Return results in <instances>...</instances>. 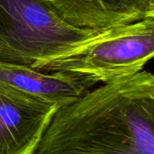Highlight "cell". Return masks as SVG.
I'll return each instance as SVG.
<instances>
[{"instance_id": "6da1fadb", "label": "cell", "mask_w": 154, "mask_h": 154, "mask_svg": "<svg viewBox=\"0 0 154 154\" xmlns=\"http://www.w3.org/2000/svg\"><path fill=\"white\" fill-rule=\"evenodd\" d=\"M33 154H154V77L142 70L59 108Z\"/></svg>"}, {"instance_id": "7a4b0ae2", "label": "cell", "mask_w": 154, "mask_h": 154, "mask_svg": "<svg viewBox=\"0 0 154 154\" xmlns=\"http://www.w3.org/2000/svg\"><path fill=\"white\" fill-rule=\"evenodd\" d=\"M106 32L72 25L46 0H0V61L33 67L80 51Z\"/></svg>"}, {"instance_id": "3957f363", "label": "cell", "mask_w": 154, "mask_h": 154, "mask_svg": "<svg viewBox=\"0 0 154 154\" xmlns=\"http://www.w3.org/2000/svg\"><path fill=\"white\" fill-rule=\"evenodd\" d=\"M154 55V17L112 28L84 50L34 65L45 72H61L90 87L134 75Z\"/></svg>"}, {"instance_id": "277c9868", "label": "cell", "mask_w": 154, "mask_h": 154, "mask_svg": "<svg viewBox=\"0 0 154 154\" xmlns=\"http://www.w3.org/2000/svg\"><path fill=\"white\" fill-rule=\"evenodd\" d=\"M59 108L0 88V154H33Z\"/></svg>"}, {"instance_id": "5b68a950", "label": "cell", "mask_w": 154, "mask_h": 154, "mask_svg": "<svg viewBox=\"0 0 154 154\" xmlns=\"http://www.w3.org/2000/svg\"><path fill=\"white\" fill-rule=\"evenodd\" d=\"M90 86L61 72H45L30 66L0 61V88L58 108L83 97Z\"/></svg>"}, {"instance_id": "8992f818", "label": "cell", "mask_w": 154, "mask_h": 154, "mask_svg": "<svg viewBox=\"0 0 154 154\" xmlns=\"http://www.w3.org/2000/svg\"><path fill=\"white\" fill-rule=\"evenodd\" d=\"M68 23L103 32L154 17V0H46Z\"/></svg>"}]
</instances>
